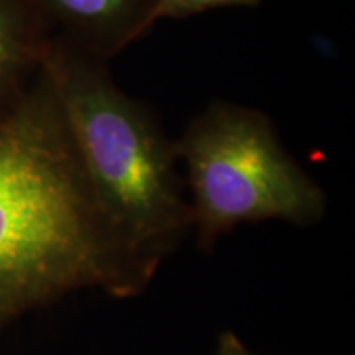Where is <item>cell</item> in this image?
Segmentation results:
<instances>
[{
    "mask_svg": "<svg viewBox=\"0 0 355 355\" xmlns=\"http://www.w3.org/2000/svg\"><path fill=\"white\" fill-rule=\"evenodd\" d=\"M216 355H257L250 352L234 332H224L219 339Z\"/></svg>",
    "mask_w": 355,
    "mask_h": 355,
    "instance_id": "52a82bcc",
    "label": "cell"
},
{
    "mask_svg": "<svg viewBox=\"0 0 355 355\" xmlns=\"http://www.w3.org/2000/svg\"><path fill=\"white\" fill-rule=\"evenodd\" d=\"M263 0H157L150 13V30L158 21L168 19H186L224 7H257Z\"/></svg>",
    "mask_w": 355,
    "mask_h": 355,
    "instance_id": "8992f818",
    "label": "cell"
},
{
    "mask_svg": "<svg viewBox=\"0 0 355 355\" xmlns=\"http://www.w3.org/2000/svg\"><path fill=\"white\" fill-rule=\"evenodd\" d=\"M193 194L191 220L209 248L239 224L283 219L309 225L326 211V194L279 144L259 109L214 101L175 141Z\"/></svg>",
    "mask_w": 355,
    "mask_h": 355,
    "instance_id": "3957f363",
    "label": "cell"
},
{
    "mask_svg": "<svg viewBox=\"0 0 355 355\" xmlns=\"http://www.w3.org/2000/svg\"><path fill=\"white\" fill-rule=\"evenodd\" d=\"M43 68L105 224L153 273L165 250L193 225L175 141L144 104L119 87L109 61L50 43Z\"/></svg>",
    "mask_w": 355,
    "mask_h": 355,
    "instance_id": "7a4b0ae2",
    "label": "cell"
},
{
    "mask_svg": "<svg viewBox=\"0 0 355 355\" xmlns=\"http://www.w3.org/2000/svg\"><path fill=\"white\" fill-rule=\"evenodd\" d=\"M48 46L38 37V15L30 0H0V91L30 61L43 63Z\"/></svg>",
    "mask_w": 355,
    "mask_h": 355,
    "instance_id": "5b68a950",
    "label": "cell"
},
{
    "mask_svg": "<svg viewBox=\"0 0 355 355\" xmlns=\"http://www.w3.org/2000/svg\"><path fill=\"white\" fill-rule=\"evenodd\" d=\"M37 15L63 28L61 43L96 60L110 61L150 32L157 0H30Z\"/></svg>",
    "mask_w": 355,
    "mask_h": 355,
    "instance_id": "277c9868",
    "label": "cell"
},
{
    "mask_svg": "<svg viewBox=\"0 0 355 355\" xmlns=\"http://www.w3.org/2000/svg\"><path fill=\"white\" fill-rule=\"evenodd\" d=\"M152 275L105 224L43 68L0 117V331L81 288L135 295Z\"/></svg>",
    "mask_w": 355,
    "mask_h": 355,
    "instance_id": "6da1fadb",
    "label": "cell"
}]
</instances>
